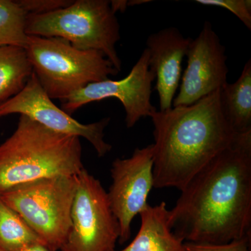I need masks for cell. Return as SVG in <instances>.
Wrapping results in <instances>:
<instances>
[{
    "instance_id": "cell-1",
    "label": "cell",
    "mask_w": 251,
    "mask_h": 251,
    "mask_svg": "<svg viewBox=\"0 0 251 251\" xmlns=\"http://www.w3.org/2000/svg\"><path fill=\"white\" fill-rule=\"evenodd\" d=\"M181 192L169 223L183 242L224 244L251 237V130L239 133Z\"/></svg>"
},
{
    "instance_id": "cell-2",
    "label": "cell",
    "mask_w": 251,
    "mask_h": 251,
    "mask_svg": "<svg viewBox=\"0 0 251 251\" xmlns=\"http://www.w3.org/2000/svg\"><path fill=\"white\" fill-rule=\"evenodd\" d=\"M220 89L186 106L151 114L153 188L181 190L239 133L224 116Z\"/></svg>"
},
{
    "instance_id": "cell-3",
    "label": "cell",
    "mask_w": 251,
    "mask_h": 251,
    "mask_svg": "<svg viewBox=\"0 0 251 251\" xmlns=\"http://www.w3.org/2000/svg\"><path fill=\"white\" fill-rule=\"evenodd\" d=\"M84 168L80 138L21 115L13 134L0 145V193L36 180L75 176Z\"/></svg>"
},
{
    "instance_id": "cell-4",
    "label": "cell",
    "mask_w": 251,
    "mask_h": 251,
    "mask_svg": "<svg viewBox=\"0 0 251 251\" xmlns=\"http://www.w3.org/2000/svg\"><path fill=\"white\" fill-rule=\"evenodd\" d=\"M25 31L28 36L62 38L81 50L99 51L121 72L116 50L120 26L108 0H75L49 14H28Z\"/></svg>"
},
{
    "instance_id": "cell-5",
    "label": "cell",
    "mask_w": 251,
    "mask_h": 251,
    "mask_svg": "<svg viewBox=\"0 0 251 251\" xmlns=\"http://www.w3.org/2000/svg\"><path fill=\"white\" fill-rule=\"evenodd\" d=\"M25 49L39 83L50 98L62 102L120 73L101 52L81 50L62 38L28 36Z\"/></svg>"
},
{
    "instance_id": "cell-6",
    "label": "cell",
    "mask_w": 251,
    "mask_h": 251,
    "mask_svg": "<svg viewBox=\"0 0 251 251\" xmlns=\"http://www.w3.org/2000/svg\"><path fill=\"white\" fill-rule=\"evenodd\" d=\"M75 190V176H56L18 185L0 193V198L27 222L46 247L57 251L70 230Z\"/></svg>"
},
{
    "instance_id": "cell-7",
    "label": "cell",
    "mask_w": 251,
    "mask_h": 251,
    "mask_svg": "<svg viewBox=\"0 0 251 251\" xmlns=\"http://www.w3.org/2000/svg\"><path fill=\"white\" fill-rule=\"evenodd\" d=\"M75 178L71 228L60 251H115L120 229L108 193L100 181L85 168Z\"/></svg>"
},
{
    "instance_id": "cell-8",
    "label": "cell",
    "mask_w": 251,
    "mask_h": 251,
    "mask_svg": "<svg viewBox=\"0 0 251 251\" xmlns=\"http://www.w3.org/2000/svg\"><path fill=\"white\" fill-rule=\"evenodd\" d=\"M13 114L25 115L56 133L85 138L99 157L111 151V145L104 139V131L110 118L106 117L88 125L77 121L54 105L34 73L19 94L0 103V117Z\"/></svg>"
},
{
    "instance_id": "cell-9",
    "label": "cell",
    "mask_w": 251,
    "mask_h": 251,
    "mask_svg": "<svg viewBox=\"0 0 251 251\" xmlns=\"http://www.w3.org/2000/svg\"><path fill=\"white\" fill-rule=\"evenodd\" d=\"M148 50H144L128 75L120 80L110 79L85 86L62 101V109L69 115L81 107L103 99H118L126 112L127 128L134 126L140 119L150 117L156 108L151 103L152 83L156 79L149 65Z\"/></svg>"
},
{
    "instance_id": "cell-10",
    "label": "cell",
    "mask_w": 251,
    "mask_h": 251,
    "mask_svg": "<svg viewBox=\"0 0 251 251\" xmlns=\"http://www.w3.org/2000/svg\"><path fill=\"white\" fill-rule=\"evenodd\" d=\"M153 153L152 144L135 149L130 158H117L112 163L108 196L120 226L121 244L130 239L135 216L149 205L148 196L153 188Z\"/></svg>"
},
{
    "instance_id": "cell-11",
    "label": "cell",
    "mask_w": 251,
    "mask_h": 251,
    "mask_svg": "<svg viewBox=\"0 0 251 251\" xmlns=\"http://www.w3.org/2000/svg\"><path fill=\"white\" fill-rule=\"evenodd\" d=\"M186 56L187 67L179 94L173 100L174 107L196 103L227 82L226 48L210 23L206 21L198 37L191 39Z\"/></svg>"
},
{
    "instance_id": "cell-12",
    "label": "cell",
    "mask_w": 251,
    "mask_h": 251,
    "mask_svg": "<svg viewBox=\"0 0 251 251\" xmlns=\"http://www.w3.org/2000/svg\"><path fill=\"white\" fill-rule=\"evenodd\" d=\"M191 41L174 27L161 29L148 38L149 65L156 79L155 90L159 97L160 111L172 108L181 80L183 59Z\"/></svg>"
},
{
    "instance_id": "cell-13",
    "label": "cell",
    "mask_w": 251,
    "mask_h": 251,
    "mask_svg": "<svg viewBox=\"0 0 251 251\" xmlns=\"http://www.w3.org/2000/svg\"><path fill=\"white\" fill-rule=\"evenodd\" d=\"M140 216L141 225L134 239L123 250L113 251H186L184 242L172 230L166 202L149 204Z\"/></svg>"
},
{
    "instance_id": "cell-14",
    "label": "cell",
    "mask_w": 251,
    "mask_h": 251,
    "mask_svg": "<svg viewBox=\"0 0 251 251\" xmlns=\"http://www.w3.org/2000/svg\"><path fill=\"white\" fill-rule=\"evenodd\" d=\"M224 116L234 131L246 133L251 130V60L244 66L235 82H226L219 92Z\"/></svg>"
},
{
    "instance_id": "cell-15",
    "label": "cell",
    "mask_w": 251,
    "mask_h": 251,
    "mask_svg": "<svg viewBox=\"0 0 251 251\" xmlns=\"http://www.w3.org/2000/svg\"><path fill=\"white\" fill-rule=\"evenodd\" d=\"M33 73L25 48L0 47V103L17 95L24 89Z\"/></svg>"
},
{
    "instance_id": "cell-16",
    "label": "cell",
    "mask_w": 251,
    "mask_h": 251,
    "mask_svg": "<svg viewBox=\"0 0 251 251\" xmlns=\"http://www.w3.org/2000/svg\"><path fill=\"white\" fill-rule=\"evenodd\" d=\"M36 243L44 244L27 222L0 198V249L16 251Z\"/></svg>"
},
{
    "instance_id": "cell-17",
    "label": "cell",
    "mask_w": 251,
    "mask_h": 251,
    "mask_svg": "<svg viewBox=\"0 0 251 251\" xmlns=\"http://www.w3.org/2000/svg\"><path fill=\"white\" fill-rule=\"evenodd\" d=\"M27 14L17 1L0 0V47L16 46L25 48Z\"/></svg>"
},
{
    "instance_id": "cell-18",
    "label": "cell",
    "mask_w": 251,
    "mask_h": 251,
    "mask_svg": "<svg viewBox=\"0 0 251 251\" xmlns=\"http://www.w3.org/2000/svg\"><path fill=\"white\" fill-rule=\"evenodd\" d=\"M198 4L219 6L228 10L251 30V0H196Z\"/></svg>"
},
{
    "instance_id": "cell-19",
    "label": "cell",
    "mask_w": 251,
    "mask_h": 251,
    "mask_svg": "<svg viewBox=\"0 0 251 251\" xmlns=\"http://www.w3.org/2000/svg\"><path fill=\"white\" fill-rule=\"evenodd\" d=\"M74 0H19L18 4L27 14H44L67 7Z\"/></svg>"
},
{
    "instance_id": "cell-20",
    "label": "cell",
    "mask_w": 251,
    "mask_h": 251,
    "mask_svg": "<svg viewBox=\"0 0 251 251\" xmlns=\"http://www.w3.org/2000/svg\"><path fill=\"white\" fill-rule=\"evenodd\" d=\"M251 237H246L224 244L184 242L186 251H250Z\"/></svg>"
},
{
    "instance_id": "cell-21",
    "label": "cell",
    "mask_w": 251,
    "mask_h": 251,
    "mask_svg": "<svg viewBox=\"0 0 251 251\" xmlns=\"http://www.w3.org/2000/svg\"><path fill=\"white\" fill-rule=\"evenodd\" d=\"M110 6L112 11L115 14H116L117 11H121V12H125L128 6V1L125 0H113L110 1Z\"/></svg>"
},
{
    "instance_id": "cell-22",
    "label": "cell",
    "mask_w": 251,
    "mask_h": 251,
    "mask_svg": "<svg viewBox=\"0 0 251 251\" xmlns=\"http://www.w3.org/2000/svg\"><path fill=\"white\" fill-rule=\"evenodd\" d=\"M16 251H52L49 248L41 243H36V244H29V245L23 247L21 249H18Z\"/></svg>"
},
{
    "instance_id": "cell-23",
    "label": "cell",
    "mask_w": 251,
    "mask_h": 251,
    "mask_svg": "<svg viewBox=\"0 0 251 251\" xmlns=\"http://www.w3.org/2000/svg\"><path fill=\"white\" fill-rule=\"evenodd\" d=\"M151 1L149 0H131V1H128V6H135V5H139L144 4V3L150 2Z\"/></svg>"
},
{
    "instance_id": "cell-24",
    "label": "cell",
    "mask_w": 251,
    "mask_h": 251,
    "mask_svg": "<svg viewBox=\"0 0 251 251\" xmlns=\"http://www.w3.org/2000/svg\"><path fill=\"white\" fill-rule=\"evenodd\" d=\"M0 251H2V250H1V249H0Z\"/></svg>"
}]
</instances>
